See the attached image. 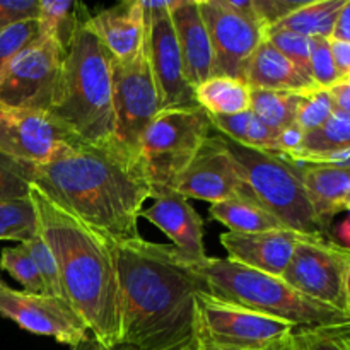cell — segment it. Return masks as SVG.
<instances>
[{"label": "cell", "instance_id": "484cf974", "mask_svg": "<svg viewBox=\"0 0 350 350\" xmlns=\"http://www.w3.org/2000/svg\"><path fill=\"white\" fill-rule=\"evenodd\" d=\"M41 31L67 51L79 24L89 19L84 5L72 0H40Z\"/></svg>", "mask_w": 350, "mask_h": 350}, {"label": "cell", "instance_id": "e0dca14e", "mask_svg": "<svg viewBox=\"0 0 350 350\" xmlns=\"http://www.w3.org/2000/svg\"><path fill=\"white\" fill-rule=\"evenodd\" d=\"M154 204L140 212L161 232L173 241V246L190 260L207 256L204 241V222L193 205L176 188H166L152 193Z\"/></svg>", "mask_w": 350, "mask_h": 350}, {"label": "cell", "instance_id": "4316f807", "mask_svg": "<svg viewBox=\"0 0 350 350\" xmlns=\"http://www.w3.org/2000/svg\"><path fill=\"white\" fill-rule=\"evenodd\" d=\"M345 149H350V115L335 111L320 129L304 135L303 144L296 154L284 157L291 161H303Z\"/></svg>", "mask_w": 350, "mask_h": 350}, {"label": "cell", "instance_id": "bcb514c9", "mask_svg": "<svg viewBox=\"0 0 350 350\" xmlns=\"http://www.w3.org/2000/svg\"><path fill=\"white\" fill-rule=\"evenodd\" d=\"M72 350H137L126 344H115V345H105L99 340H96L92 335H89L84 342H81L79 345L72 347Z\"/></svg>", "mask_w": 350, "mask_h": 350}, {"label": "cell", "instance_id": "ee69618b", "mask_svg": "<svg viewBox=\"0 0 350 350\" xmlns=\"http://www.w3.org/2000/svg\"><path fill=\"white\" fill-rule=\"evenodd\" d=\"M286 159H287V157H286ZM294 163L323 164V166H335V167H350V149L340 150V152L327 154V156H320V157H308V159L294 161Z\"/></svg>", "mask_w": 350, "mask_h": 350}, {"label": "cell", "instance_id": "52a82bcc", "mask_svg": "<svg viewBox=\"0 0 350 350\" xmlns=\"http://www.w3.org/2000/svg\"><path fill=\"white\" fill-rule=\"evenodd\" d=\"M211 130L208 113L200 106L157 113L144 130L139 146V161L152 193L176 187L178 178L211 137Z\"/></svg>", "mask_w": 350, "mask_h": 350}, {"label": "cell", "instance_id": "ba28073f", "mask_svg": "<svg viewBox=\"0 0 350 350\" xmlns=\"http://www.w3.org/2000/svg\"><path fill=\"white\" fill-rule=\"evenodd\" d=\"M296 330L287 321L217 299L205 289L195 294L197 350H265L289 340Z\"/></svg>", "mask_w": 350, "mask_h": 350}, {"label": "cell", "instance_id": "74e56055", "mask_svg": "<svg viewBox=\"0 0 350 350\" xmlns=\"http://www.w3.org/2000/svg\"><path fill=\"white\" fill-rule=\"evenodd\" d=\"M306 0H253L255 14L265 31L272 29L284 17L289 16L296 9H299Z\"/></svg>", "mask_w": 350, "mask_h": 350}, {"label": "cell", "instance_id": "7bdbcfd3", "mask_svg": "<svg viewBox=\"0 0 350 350\" xmlns=\"http://www.w3.org/2000/svg\"><path fill=\"white\" fill-rule=\"evenodd\" d=\"M328 92L334 101L335 111L350 115V77L338 81L337 84L328 89Z\"/></svg>", "mask_w": 350, "mask_h": 350}, {"label": "cell", "instance_id": "1f68e13d", "mask_svg": "<svg viewBox=\"0 0 350 350\" xmlns=\"http://www.w3.org/2000/svg\"><path fill=\"white\" fill-rule=\"evenodd\" d=\"M23 245L26 246L31 258H33L34 265H36L38 273H40L41 282H43L44 287V294L64 297V291H62L60 282V270H58L55 255L51 253L50 246L44 241L43 236L36 231V234H34L33 238L27 239V241H24Z\"/></svg>", "mask_w": 350, "mask_h": 350}, {"label": "cell", "instance_id": "f907efd6", "mask_svg": "<svg viewBox=\"0 0 350 350\" xmlns=\"http://www.w3.org/2000/svg\"><path fill=\"white\" fill-rule=\"evenodd\" d=\"M185 350H197V349H195V345H191V347H188V349H185Z\"/></svg>", "mask_w": 350, "mask_h": 350}, {"label": "cell", "instance_id": "7dc6e473", "mask_svg": "<svg viewBox=\"0 0 350 350\" xmlns=\"http://www.w3.org/2000/svg\"><path fill=\"white\" fill-rule=\"evenodd\" d=\"M334 241L338 243L340 246H344V248L350 250V219H347V221H344L338 226L337 238H335Z\"/></svg>", "mask_w": 350, "mask_h": 350}, {"label": "cell", "instance_id": "d590c367", "mask_svg": "<svg viewBox=\"0 0 350 350\" xmlns=\"http://www.w3.org/2000/svg\"><path fill=\"white\" fill-rule=\"evenodd\" d=\"M310 68L311 79L318 89H330L340 81L332 55L330 38H310Z\"/></svg>", "mask_w": 350, "mask_h": 350}, {"label": "cell", "instance_id": "f6af8a7d", "mask_svg": "<svg viewBox=\"0 0 350 350\" xmlns=\"http://www.w3.org/2000/svg\"><path fill=\"white\" fill-rule=\"evenodd\" d=\"M332 40L350 43V0L345 2V5L342 7L340 14H338V19L337 23H335L334 33H332Z\"/></svg>", "mask_w": 350, "mask_h": 350}, {"label": "cell", "instance_id": "6da1fadb", "mask_svg": "<svg viewBox=\"0 0 350 350\" xmlns=\"http://www.w3.org/2000/svg\"><path fill=\"white\" fill-rule=\"evenodd\" d=\"M27 181L108 239L139 238V219L152 187L142 164L116 142L68 139L43 164L26 166Z\"/></svg>", "mask_w": 350, "mask_h": 350}, {"label": "cell", "instance_id": "d6986e66", "mask_svg": "<svg viewBox=\"0 0 350 350\" xmlns=\"http://www.w3.org/2000/svg\"><path fill=\"white\" fill-rule=\"evenodd\" d=\"M171 19L183 58L185 77L195 89L214 74V50L198 0H173Z\"/></svg>", "mask_w": 350, "mask_h": 350}, {"label": "cell", "instance_id": "60d3db41", "mask_svg": "<svg viewBox=\"0 0 350 350\" xmlns=\"http://www.w3.org/2000/svg\"><path fill=\"white\" fill-rule=\"evenodd\" d=\"M277 137H279V130L269 126L267 123H263L262 120H258L252 113V120H250L245 146L253 147V149L258 150H265V152L277 154Z\"/></svg>", "mask_w": 350, "mask_h": 350}, {"label": "cell", "instance_id": "277c9868", "mask_svg": "<svg viewBox=\"0 0 350 350\" xmlns=\"http://www.w3.org/2000/svg\"><path fill=\"white\" fill-rule=\"evenodd\" d=\"M85 21L79 24L67 48L60 96L50 115L75 139L111 144L115 142L113 57Z\"/></svg>", "mask_w": 350, "mask_h": 350}, {"label": "cell", "instance_id": "5b68a950", "mask_svg": "<svg viewBox=\"0 0 350 350\" xmlns=\"http://www.w3.org/2000/svg\"><path fill=\"white\" fill-rule=\"evenodd\" d=\"M187 262L202 280L205 291L217 299L279 318L294 325L297 330L350 325L347 313L303 296L284 282L282 277L248 269L219 256L187 258Z\"/></svg>", "mask_w": 350, "mask_h": 350}, {"label": "cell", "instance_id": "ab89813d", "mask_svg": "<svg viewBox=\"0 0 350 350\" xmlns=\"http://www.w3.org/2000/svg\"><path fill=\"white\" fill-rule=\"evenodd\" d=\"M212 129L217 130L219 135L234 140L238 144H245L248 133L252 111L236 113V115H208Z\"/></svg>", "mask_w": 350, "mask_h": 350}, {"label": "cell", "instance_id": "9c48e42d", "mask_svg": "<svg viewBox=\"0 0 350 350\" xmlns=\"http://www.w3.org/2000/svg\"><path fill=\"white\" fill-rule=\"evenodd\" d=\"M111 81L115 142L139 161L144 130L164 109L146 46L133 60H113Z\"/></svg>", "mask_w": 350, "mask_h": 350}, {"label": "cell", "instance_id": "83f0119b", "mask_svg": "<svg viewBox=\"0 0 350 350\" xmlns=\"http://www.w3.org/2000/svg\"><path fill=\"white\" fill-rule=\"evenodd\" d=\"M304 92L252 89L250 111L263 123L280 132L287 126L296 125L297 108Z\"/></svg>", "mask_w": 350, "mask_h": 350}, {"label": "cell", "instance_id": "2e32d148", "mask_svg": "<svg viewBox=\"0 0 350 350\" xmlns=\"http://www.w3.org/2000/svg\"><path fill=\"white\" fill-rule=\"evenodd\" d=\"M174 188L188 200L197 198L211 205L241 193L243 183L234 159L219 133L211 135L202 144L197 156L178 178Z\"/></svg>", "mask_w": 350, "mask_h": 350}, {"label": "cell", "instance_id": "5bb4252c", "mask_svg": "<svg viewBox=\"0 0 350 350\" xmlns=\"http://www.w3.org/2000/svg\"><path fill=\"white\" fill-rule=\"evenodd\" d=\"M0 317L29 334L51 337L58 344L75 347L89 337V328L64 297L34 294L0 286Z\"/></svg>", "mask_w": 350, "mask_h": 350}, {"label": "cell", "instance_id": "836d02e7", "mask_svg": "<svg viewBox=\"0 0 350 350\" xmlns=\"http://www.w3.org/2000/svg\"><path fill=\"white\" fill-rule=\"evenodd\" d=\"M335 113L334 101L328 89H311L303 94L296 116V125L304 132V135L320 129Z\"/></svg>", "mask_w": 350, "mask_h": 350}, {"label": "cell", "instance_id": "4dcf8cb0", "mask_svg": "<svg viewBox=\"0 0 350 350\" xmlns=\"http://www.w3.org/2000/svg\"><path fill=\"white\" fill-rule=\"evenodd\" d=\"M41 36H43V31H41V24L38 17L21 21V23L14 24L9 29L3 31L0 34V77L10 65V62L21 51L36 43Z\"/></svg>", "mask_w": 350, "mask_h": 350}, {"label": "cell", "instance_id": "8d00e7d4", "mask_svg": "<svg viewBox=\"0 0 350 350\" xmlns=\"http://www.w3.org/2000/svg\"><path fill=\"white\" fill-rule=\"evenodd\" d=\"M29 188L26 166L0 156V200H24Z\"/></svg>", "mask_w": 350, "mask_h": 350}, {"label": "cell", "instance_id": "ffe728a7", "mask_svg": "<svg viewBox=\"0 0 350 350\" xmlns=\"http://www.w3.org/2000/svg\"><path fill=\"white\" fill-rule=\"evenodd\" d=\"M85 26L96 34L113 60H133L146 46V12L142 0H129L89 16Z\"/></svg>", "mask_w": 350, "mask_h": 350}, {"label": "cell", "instance_id": "ac0fdd59", "mask_svg": "<svg viewBox=\"0 0 350 350\" xmlns=\"http://www.w3.org/2000/svg\"><path fill=\"white\" fill-rule=\"evenodd\" d=\"M303 238L306 236H301L289 229L256 232V234H239V232L228 231L219 236V241L228 253V258L232 262L270 275L282 277L297 243Z\"/></svg>", "mask_w": 350, "mask_h": 350}, {"label": "cell", "instance_id": "603a6c76", "mask_svg": "<svg viewBox=\"0 0 350 350\" xmlns=\"http://www.w3.org/2000/svg\"><path fill=\"white\" fill-rule=\"evenodd\" d=\"M208 214L214 221L226 226L229 232H239V234H256V232L286 229L279 219L273 217L267 208H263L245 191L224 202L212 204L208 207Z\"/></svg>", "mask_w": 350, "mask_h": 350}, {"label": "cell", "instance_id": "681fc988", "mask_svg": "<svg viewBox=\"0 0 350 350\" xmlns=\"http://www.w3.org/2000/svg\"><path fill=\"white\" fill-rule=\"evenodd\" d=\"M347 314L350 317V269L347 272Z\"/></svg>", "mask_w": 350, "mask_h": 350}, {"label": "cell", "instance_id": "8992f818", "mask_svg": "<svg viewBox=\"0 0 350 350\" xmlns=\"http://www.w3.org/2000/svg\"><path fill=\"white\" fill-rule=\"evenodd\" d=\"M234 159L246 195L279 219L284 228L313 239H332L321 224L293 161L279 154L265 152L221 135Z\"/></svg>", "mask_w": 350, "mask_h": 350}, {"label": "cell", "instance_id": "4fadbf2b", "mask_svg": "<svg viewBox=\"0 0 350 350\" xmlns=\"http://www.w3.org/2000/svg\"><path fill=\"white\" fill-rule=\"evenodd\" d=\"M171 2L142 0L146 12V50L164 109L198 106L195 89L185 77L183 58L171 19Z\"/></svg>", "mask_w": 350, "mask_h": 350}, {"label": "cell", "instance_id": "f546056e", "mask_svg": "<svg viewBox=\"0 0 350 350\" xmlns=\"http://www.w3.org/2000/svg\"><path fill=\"white\" fill-rule=\"evenodd\" d=\"M0 270L16 279L26 293L44 294V287L36 265L23 243H19L17 246H10V248H3L0 252Z\"/></svg>", "mask_w": 350, "mask_h": 350}, {"label": "cell", "instance_id": "d6a6232c", "mask_svg": "<svg viewBox=\"0 0 350 350\" xmlns=\"http://www.w3.org/2000/svg\"><path fill=\"white\" fill-rule=\"evenodd\" d=\"M296 350H350V325L332 328H301L293 334Z\"/></svg>", "mask_w": 350, "mask_h": 350}, {"label": "cell", "instance_id": "cb8c5ba5", "mask_svg": "<svg viewBox=\"0 0 350 350\" xmlns=\"http://www.w3.org/2000/svg\"><path fill=\"white\" fill-rule=\"evenodd\" d=\"M195 99L208 115H236L250 111L252 88L243 79L212 75L195 88Z\"/></svg>", "mask_w": 350, "mask_h": 350}, {"label": "cell", "instance_id": "8fae6325", "mask_svg": "<svg viewBox=\"0 0 350 350\" xmlns=\"http://www.w3.org/2000/svg\"><path fill=\"white\" fill-rule=\"evenodd\" d=\"M214 50V74L243 79L250 58L265 40L253 0H198Z\"/></svg>", "mask_w": 350, "mask_h": 350}, {"label": "cell", "instance_id": "f35d334b", "mask_svg": "<svg viewBox=\"0 0 350 350\" xmlns=\"http://www.w3.org/2000/svg\"><path fill=\"white\" fill-rule=\"evenodd\" d=\"M40 12V0H0V34L14 24L34 19Z\"/></svg>", "mask_w": 350, "mask_h": 350}, {"label": "cell", "instance_id": "7a4b0ae2", "mask_svg": "<svg viewBox=\"0 0 350 350\" xmlns=\"http://www.w3.org/2000/svg\"><path fill=\"white\" fill-rule=\"evenodd\" d=\"M108 241L120 284V344L137 350L195 345V294L205 287L187 258L173 245L140 236Z\"/></svg>", "mask_w": 350, "mask_h": 350}, {"label": "cell", "instance_id": "f5cc1de1", "mask_svg": "<svg viewBox=\"0 0 350 350\" xmlns=\"http://www.w3.org/2000/svg\"><path fill=\"white\" fill-rule=\"evenodd\" d=\"M293 350H296V349H294V345H293Z\"/></svg>", "mask_w": 350, "mask_h": 350}, {"label": "cell", "instance_id": "30bf717a", "mask_svg": "<svg viewBox=\"0 0 350 350\" xmlns=\"http://www.w3.org/2000/svg\"><path fill=\"white\" fill-rule=\"evenodd\" d=\"M65 53L44 34L21 51L0 77V105L50 113L60 96Z\"/></svg>", "mask_w": 350, "mask_h": 350}, {"label": "cell", "instance_id": "816d5d0a", "mask_svg": "<svg viewBox=\"0 0 350 350\" xmlns=\"http://www.w3.org/2000/svg\"><path fill=\"white\" fill-rule=\"evenodd\" d=\"M2 284H3V282H2V280H0V286H2Z\"/></svg>", "mask_w": 350, "mask_h": 350}, {"label": "cell", "instance_id": "db71d44e", "mask_svg": "<svg viewBox=\"0 0 350 350\" xmlns=\"http://www.w3.org/2000/svg\"><path fill=\"white\" fill-rule=\"evenodd\" d=\"M349 255H350V250H349Z\"/></svg>", "mask_w": 350, "mask_h": 350}, {"label": "cell", "instance_id": "7c38bea8", "mask_svg": "<svg viewBox=\"0 0 350 350\" xmlns=\"http://www.w3.org/2000/svg\"><path fill=\"white\" fill-rule=\"evenodd\" d=\"M349 250L332 239L303 238L282 280L303 296L347 313Z\"/></svg>", "mask_w": 350, "mask_h": 350}, {"label": "cell", "instance_id": "c3c4849f", "mask_svg": "<svg viewBox=\"0 0 350 350\" xmlns=\"http://www.w3.org/2000/svg\"><path fill=\"white\" fill-rule=\"evenodd\" d=\"M265 350H293V337H291L289 340L282 342V344H279V345H273V347H270V349H265Z\"/></svg>", "mask_w": 350, "mask_h": 350}, {"label": "cell", "instance_id": "d4e9b609", "mask_svg": "<svg viewBox=\"0 0 350 350\" xmlns=\"http://www.w3.org/2000/svg\"><path fill=\"white\" fill-rule=\"evenodd\" d=\"M347 0H306L272 29H286L306 38H332L335 23ZM270 31V29H269Z\"/></svg>", "mask_w": 350, "mask_h": 350}, {"label": "cell", "instance_id": "44dd1931", "mask_svg": "<svg viewBox=\"0 0 350 350\" xmlns=\"http://www.w3.org/2000/svg\"><path fill=\"white\" fill-rule=\"evenodd\" d=\"M294 163V161H293ZM321 224L330 231V221L347 208L350 198V167L294 163Z\"/></svg>", "mask_w": 350, "mask_h": 350}, {"label": "cell", "instance_id": "7402d4cb", "mask_svg": "<svg viewBox=\"0 0 350 350\" xmlns=\"http://www.w3.org/2000/svg\"><path fill=\"white\" fill-rule=\"evenodd\" d=\"M245 81L252 89L269 91L304 92L317 88L269 40H263L250 58Z\"/></svg>", "mask_w": 350, "mask_h": 350}, {"label": "cell", "instance_id": "3957f363", "mask_svg": "<svg viewBox=\"0 0 350 350\" xmlns=\"http://www.w3.org/2000/svg\"><path fill=\"white\" fill-rule=\"evenodd\" d=\"M29 200L38 232L57 260L65 301L84 320L96 340L105 345L120 344V284L109 241L33 185Z\"/></svg>", "mask_w": 350, "mask_h": 350}, {"label": "cell", "instance_id": "9a60e30c", "mask_svg": "<svg viewBox=\"0 0 350 350\" xmlns=\"http://www.w3.org/2000/svg\"><path fill=\"white\" fill-rule=\"evenodd\" d=\"M72 137L50 113L0 105V156L23 166L43 164Z\"/></svg>", "mask_w": 350, "mask_h": 350}, {"label": "cell", "instance_id": "e575fe53", "mask_svg": "<svg viewBox=\"0 0 350 350\" xmlns=\"http://www.w3.org/2000/svg\"><path fill=\"white\" fill-rule=\"evenodd\" d=\"M265 40H269L308 81L313 82L310 68V38L301 36L293 31L270 29L267 31Z\"/></svg>", "mask_w": 350, "mask_h": 350}, {"label": "cell", "instance_id": "f1b7e54d", "mask_svg": "<svg viewBox=\"0 0 350 350\" xmlns=\"http://www.w3.org/2000/svg\"><path fill=\"white\" fill-rule=\"evenodd\" d=\"M36 231V214L29 197L24 200H0V241L24 243Z\"/></svg>", "mask_w": 350, "mask_h": 350}, {"label": "cell", "instance_id": "b9f144b4", "mask_svg": "<svg viewBox=\"0 0 350 350\" xmlns=\"http://www.w3.org/2000/svg\"><path fill=\"white\" fill-rule=\"evenodd\" d=\"M330 48H332V55H334L335 67H337L340 81L342 79L350 77V43L332 40L330 38Z\"/></svg>", "mask_w": 350, "mask_h": 350}]
</instances>
